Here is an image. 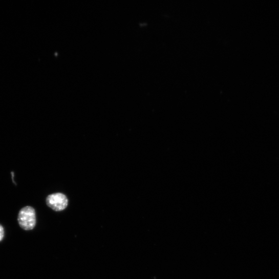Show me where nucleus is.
Wrapping results in <instances>:
<instances>
[{
  "mask_svg": "<svg viewBox=\"0 0 279 279\" xmlns=\"http://www.w3.org/2000/svg\"><path fill=\"white\" fill-rule=\"evenodd\" d=\"M46 204L54 211H62L67 207L68 199L61 193L53 194L47 197Z\"/></svg>",
  "mask_w": 279,
  "mask_h": 279,
  "instance_id": "nucleus-2",
  "label": "nucleus"
},
{
  "mask_svg": "<svg viewBox=\"0 0 279 279\" xmlns=\"http://www.w3.org/2000/svg\"><path fill=\"white\" fill-rule=\"evenodd\" d=\"M5 230L2 225H0V242H2L4 239Z\"/></svg>",
  "mask_w": 279,
  "mask_h": 279,
  "instance_id": "nucleus-3",
  "label": "nucleus"
},
{
  "mask_svg": "<svg viewBox=\"0 0 279 279\" xmlns=\"http://www.w3.org/2000/svg\"><path fill=\"white\" fill-rule=\"evenodd\" d=\"M18 221L20 227L24 230L30 231L33 230L36 223V212L31 206H26L19 211Z\"/></svg>",
  "mask_w": 279,
  "mask_h": 279,
  "instance_id": "nucleus-1",
  "label": "nucleus"
}]
</instances>
